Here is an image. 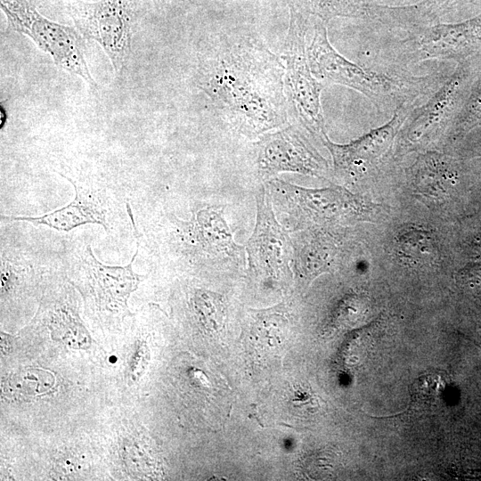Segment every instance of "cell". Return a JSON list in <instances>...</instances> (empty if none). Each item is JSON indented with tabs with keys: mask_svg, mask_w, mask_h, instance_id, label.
I'll list each match as a JSON object with an SVG mask.
<instances>
[{
	"mask_svg": "<svg viewBox=\"0 0 481 481\" xmlns=\"http://www.w3.org/2000/svg\"><path fill=\"white\" fill-rule=\"evenodd\" d=\"M407 175L418 193L435 200L445 198L458 179L454 162L436 151L420 152L408 167Z\"/></svg>",
	"mask_w": 481,
	"mask_h": 481,
	"instance_id": "15",
	"label": "cell"
},
{
	"mask_svg": "<svg viewBox=\"0 0 481 481\" xmlns=\"http://www.w3.org/2000/svg\"><path fill=\"white\" fill-rule=\"evenodd\" d=\"M280 207L305 223H356L372 219L380 207L340 186L308 189L275 179L269 183Z\"/></svg>",
	"mask_w": 481,
	"mask_h": 481,
	"instance_id": "7",
	"label": "cell"
},
{
	"mask_svg": "<svg viewBox=\"0 0 481 481\" xmlns=\"http://www.w3.org/2000/svg\"><path fill=\"white\" fill-rule=\"evenodd\" d=\"M61 176L74 187L73 200L64 207L37 216H2L4 221L26 222L33 225H45L61 232H69L85 224H99L107 233L111 231L110 216L112 200L106 189H101L92 183L70 178L62 173Z\"/></svg>",
	"mask_w": 481,
	"mask_h": 481,
	"instance_id": "13",
	"label": "cell"
},
{
	"mask_svg": "<svg viewBox=\"0 0 481 481\" xmlns=\"http://www.w3.org/2000/svg\"><path fill=\"white\" fill-rule=\"evenodd\" d=\"M464 0H422L404 6L376 4L375 19L389 29L408 30L441 22L455 6Z\"/></svg>",
	"mask_w": 481,
	"mask_h": 481,
	"instance_id": "16",
	"label": "cell"
},
{
	"mask_svg": "<svg viewBox=\"0 0 481 481\" xmlns=\"http://www.w3.org/2000/svg\"><path fill=\"white\" fill-rule=\"evenodd\" d=\"M326 25L323 21L314 20L306 36L311 71L324 85L350 87L366 96L379 110L394 111L434 93L444 81L439 73L416 76L396 66L384 71L360 66L345 58L330 45Z\"/></svg>",
	"mask_w": 481,
	"mask_h": 481,
	"instance_id": "2",
	"label": "cell"
},
{
	"mask_svg": "<svg viewBox=\"0 0 481 481\" xmlns=\"http://www.w3.org/2000/svg\"><path fill=\"white\" fill-rule=\"evenodd\" d=\"M467 75L465 64L461 63L424 104L410 111L395 139L396 154L427 151L452 125L461 107Z\"/></svg>",
	"mask_w": 481,
	"mask_h": 481,
	"instance_id": "9",
	"label": "cell"
},
{
	"mask_svg": "<svg viewBox=\"0 0 481 481\" xmlns=\"http://www.w3.org/2000/svg\"><path fill=\"white\" fill-rule=\"evenodd\" d=\"M148 360V348L144 344L140 343L130 363V373L133 379H135L142 375L147 366Z\"/></svg>",
	"mask_w": 481,
	"mask_h": 481,
	"instance_id": "23",
	"label": "cell"
},
{
	"mask_svg": "<svg viewBox=\"0 0 481 481\" xmlns=\"http://www.w3.org/2000/svg\"><path fill=\"white\" fill-rule=\"evenodd\" d=\"M198 59L197 86L240 133L257 136L287 122L284 64L258 39L220 34Z\"/></svg>",
	"mask_w": 481,
	"mask_h": 481,
	"instance_id": "1",
	"label": "cell"
},
{
	"mask_svg": "<svg viewBox=\"0 0 481 481\" xmlns=\"http://www.w3.org/2000/svg\"><path fill=\"white\" fill-rule=\"evenodd\" d=\"M1 8L11 30L28 36L58 67L97 87L86 61L84 37L76 27L46 19L29 0H1Z\"/></svg>",
	"mask_w": 481,
	"mask_h": 481,
	"instance_id": "5",
	"label": "cell"
},
{
	"mask_svg": "<svg viewBox=\"0 0 481 481\" xmlns=\"http://www.w3.org/2000/svg\"><path fill=\"white\" fill-rule=\"evenodd\" d=\"M442 391L443 384L439 376L425 375L413 383L412 399L420 408H429L440 401Z\"/></svg>",
	"mask_w": 481,
	"mask_h": 481,
	"instance_id": "21",
	"label": "cell"
},
{
	"mask_svg": "<svg viewBox=\"0 0 481 481\" xmlns=\"http://www.w3.org/2000/svg\"><path fill=\"white\" fill-rule=\"evenodd\" d=\"M11 338L6 334L1 333V349L2 353L8 354L12 350Z\"/></svg>",
	"mask_w": 481,
	"mask_h": 481,
	"instance_id": "24",
	"label": "cell"
},
{
	"mask_svg": "<svg viewBox=\"0 0 481 481\" xmlns=\"http://www.w3.org/2000/svg\"><path fill=\"white\" fill-rule=\"evenodd\" d=\"M415 106L410 103L396 108L387 123L347 143H336L327 137L322 144L332 157L335 174L340 178L355 179L379 167L387 159L404 121Z\"/></svg>",
	"mask_w": 481,
	"mask_h": 481,
	"instance_id": "10",
	"label": "cell"
},
{
	"mask_svg": "<svg viewBox=\"0 0 481 481\" xmlns=\"http://www.w3.org/2000/svg\"><path fill=\"white\" fill-rule=\"evenodd\" d=\"M406 32L387 48L386 58L393 60V66L401 68L428 60L464 63L481 48V14L461 22H438Z\"/></svg>",
	"mask_w": 481,
	"mask_h": 481,
	"instance_id": "6",
	"label": "cell"
},
{
	"mask_svg": "<svg viewBox=\"0 0 481 481\" xmlns=\"http://www.w3.org/2000/svg\"><path fill=\"white\" fill-rule=\"evenodd\" d=\"M457 281L469 287L481 286V263L466 265L458 273Z\"/></svg>",
	"mask_w": 481,
	"mask_h": 481,
	"instance_id": "22",
	"label": "cell"
},
{
	"mask_svg": "<svg viewBox=\"0 0 481 481\" xmlns=\"http://www.w3.org/2000/svg\"><path fill=\"white\" fill-rule=\"evenodd\" d=\"M69 13L82 37L96 41L119 74L130 55L135 0H77Z\"/></svg>",
	"mask_w": 481,
	"mask_h": 481,
	"instance_id": "8",
	"label": "cell"
},
{
	"mask_svg": "<svg viewBox=\"0 0 481 481\" xmlns=\"http://www.w3.org/2000/svg\"><path fill=\"white\" fill-rule=\"evenodd\" d=\"M126 212L136 240V251L126 265H108L100 262L93 253L91 244L84 240H69L61 256L62 264L76 284L90 298L94 308L103 314L124 316L128 314L127 299L139 286L143 275L133 269L140 249V235L126 203Z\"/></svg>",
	"mask_w": 481,
	"mask_h": 481,
	"instance_id": "3",
	"label": "cell"
},
{
	"mask_svg": "<svg viewBox=\"0 0 481 481\" xmlns=\"http://www.w3.org/2000/svg\"><path fill=\"white\" fill-rule=\"evenodd\" d=\"M256 152L258 170L265 176L293 172L322 178L330 173L326 159L295 126L261 135Z\"/></svg>",
	"mask_w": 481,
	"mask_h": 481,
	"instance_id": "11",
	"label": "cell"
},
{
	"mask_svg": "<svg viewBox=\"0 0 481 481\" xmlns=\"http://www.w3.org/2000/svg\"><path fill=\"white\" fill-rule=\"evenodd\" d=\"M289 12L308 24L328 23L335 17L363 18L373 20L375 5L369 0H287Z\"/></svg>",
	"mask_w": 481,
	"mask_h": 481,
	"instance_id": "18",
	"label": "cell"
},
{
	"mask_svg": "<svg viewBox=\"0 0 481 481\" xmlns=\"http://www.w3.org/2000/svg\"><path fill=\"white\" fill-rule=\"evenodd\" d=\"M172 225L175 244L189 258L232 257L238 250L223 213L216 208L199 209L189 220L174 217Z\"/></svg>",
	"mask_w": 481,
	"mask_h": 481,
	"instance_id": "14",
	"label": "cell"
},
{
	"mask_svg": "<svg viewBox=\"0 0 481 481\" xmlns=\"http://www.w3.org/2000/svg\"><path fill=\"white\" fill-rule=\"evenodd\" d=\"M308 23L290 13L289 26L284 42V92L288 109L298 122L322 143L327 137L321 103L324 84L312 73L306 36Z\"/></svg>",
	"mask_w": 481,
	"mask_h": 481,
	"instance_id": "4",
	"label": "cell"
},
{
	"mask_svg": "<svg viewBox=\"0 0 481 481\" xmlns=\"http://www.w3.org/2000/svg\"><path fill=\"white\" fill-rule=\"evenodd\" d=\"M394 250L401 263L412 267H420L432 263L437 255L434 235L418 226H410L400 231L394 242Z\"/></svg>",
	"mask_w": 481,
	"mask_h": 481,
	"instance_id": "19",
	"label": "cell"
},
{
	"mask_svg": "<svg viewBox=\"0 0 481 481\" xmlns=\"http://www.w3.org/2000/svg\"><path fill=\"white\" fill-rule=\"evenodd\" d=\"M293 250L296 273L306 283L330 272L338 252L333 240L321 232H308L301 237Z\"/></svg>",
	"mask_w": 481,
	"mask_h": 481,
	"instance_id": "17",
	"label": "cell"
},
{
	"mask_svg": "<svg viewBox=\"0 0 481 481\" xmlns=\"http://www.w3.org/2000/svg\"><path fill=\"white\" fill-rule=\"evenodd\" d=\"M257 221L246 250L254 273L272 279L289 275L293 248L288 234L277 221L270 199L261 188L257 194Z\"/></svg>",
	"mask_w": 481,
	"mask_h": 481,
	"instance_id": "12",
	"label": "cell"
},
{
	"mask_svg": "<svg viewBox=\"0 0 481 481\" xmlns=\"http://www.w3.org/2000/svg\"><path fill=\"white\" fill-rule=\"evenodd\" d=\"M156 4L163 5V4H174L176 2H180L182 0H152Z\"/></svg>",
	"mask_w": 481,
	"mask_h": 481,
	"instance_id": "25",
	"label": "cell"
},
{
	"mask_svg": "<svg viewBox=\"0 0 481 481\" xmlns=\"http://www.w3.org/2000/svg\"><path fill=\"white\" fill-rule=\"evenodd\" d=\"M452 125V135H458L481 119V78L472 86Z\"/></svg>",
	"mask_w": 481,
	"mask_h": 481,
	"instance_id": "20",
	"label": "cell"
}]
</instances>
